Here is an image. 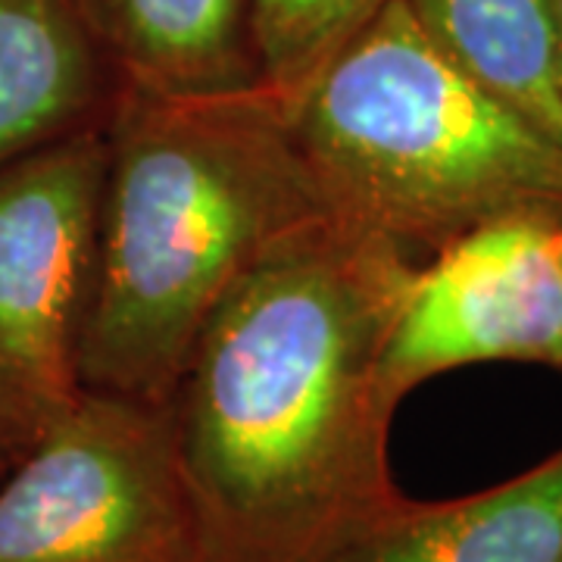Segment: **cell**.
Masks as SVG:
<instances>
[{"mask_svg": "<svg viewBox=\"0 0 562 562\" xmlns=\"http://www.w3.org/2000/svg\"><path fill=\"white\" fill-rule=\"evenodd\" d=\"M413 269L328 210L225 294L166 401L203 562H310L401 494L382 362Z\"/></svg>", "mask_w": 562, "mask_h": 562, "instance_id": "obj_1", "label": "cell"}, {"mask_svg": "<svg viewBox=\"0 0 562 562\" xmlns=\"http://www.w3.org/2000/svg\"><path fill=\"white\" fill-rule=\"evenodd\" d=\"M322 213L288 103L269 88L198 98L120 88L106 116L79 387L169 401L225 294Z\"/></svg>", "mask_w": 562, "mask_h": 562, "instance_id": "obj_2", "label": "cell"}, {"mask_svg": "<svg viewBox=\"0 0 562 562\" xmlns=\"http://www.w3.org/2000/svg\"><path fill=\"white\" fill-rule=\"evenodd\" d=\"M288 116L325 206L409 257L509 213L562 216L560 154L465 79L406 0L344 44Z\"/></svg>", "mask_w": 562, "mask_h": 562, "instance_id": "obj_3", "label": "cell"}, {"mask_svg": "<svg viewBox=\"0 0 562 562\" xmlns=\"http://www.w3.org/2000/svg\"><path fill=\"white\" fill-rule=\"evenodd\" d=\"M0 562H203L166 403H63L0 491Z\"/></svg>", "mask_w": 562, "mask_h": 562, "instance_id": "obj_4", "label": "cell"}, {"mask_svg": "<svg viewBox=\"0 0 562 562\" xmlns=\"http://www.w3.org/2000/svg\"><path fill=\"white\" fill-rule=\"evenodd\" d=\"M103 166L106 122L0 169V375L38 428L79 391Z\"/></svg>", "mask_w": 562, "mask_h": 562, "instance_id": "obj_5", "label": "cell"}, {"mask_svg": "<svg viewBox=\"0 0 562 562\" xmlns=\"http://www.w3.org/2000/svg\"><path fill=\"white\" fill-rule=\"evenodd\" d=\"M562 366V216L482 222L416 266L384 347L403 401L422 382L475 362Z\"/></svg>", "mask_w": 562, "mask_h": 562, "instance_id": "obj_6", "label": "cell"}, {"mask_svg": "<svg viewBox=\"0 0 562 562\" xmlns=\"http://www.w3.org/2000/svg\"><path fill=\"white\" fill-rule=\"evenodd\" d=\"M310 562H562V450L460 501L397 494Z\"/></svg>", "mask_w": 562, "mask_h": 562, "instance_id": "obj_7", "label": "cell"}, {"mask_svg": "<svg viewBox=\"0 0 562 562\" xmlns=\"http://www.w3.org/2000/svg\"><path fill=\"white\" fill-rule=\"evenodd\" d=\"M116 94L76 0H0V169L106 122Z\"/></svg>", "mask_w": 562, "mask_h": 562, "instance_id": "obj_8", "label": "cell"}, {"mask_svg": "<svg viewBox=\"0 0 562 562\" xmlns=\"http://www.w3.org/2000/svg\"><path fill=\"white\" fill-rule=\"evenodd\" d=\"M120 88L198 98L257 88L250 0H76Z\"/></svg>", "mask_w": 562, "mask_h": 562, "instance_id": "obj_9", "label": "cell"}, {"mask_svg": "<svg viewBox=\"0 0 562 562\" xmlns=\"http://www.w3.org/2000/svg\"><path fill=\"white\" fill-rule=\"evenodd\" d=\"M447 60L562 157V63L550 0H406Z\"/></svg>", "mask_w": 562, "mask_h": 562, "instance_id": "obj_10", "label": "cell"}, {"mask_svg": "<svg viewBox=\"0 0 562 562\" xmlns=\"http://www.w3.org/2000/svg\"><path fill=\"white\" fill-rule=\"evenodd\" d=\"M391 0H250L262 88L291 103Z\"/></svg>", "mask_w": 562, "mask_h": 562, "instance_id": "obj_11", "label": "cell"}, {"mask_svg": "<svg viewBox=\"0 0 562 562\" xmlns=\"http://www.w3.org/2000/svg\"><path fill=\"white\" fill-rule=\"evenodd\" d=\"M0 413H3V416H10V419H16L20 425H25L32 438L38 435V422L29 416V409L22 406L20 397L13 394V387L7 384V379H3V375H0Z\"/></svg>", "mask_w": 562, "mask_h": 562, "instance_id": "obj_12", "label": "cell"}, {"mask_svg": "<svg viewBox=\"0 0 562 562\" xmlns=\"http://www.w3.org/2000/svg\"><path fill=\"white\" fill-rule=\"evenodd\" d=\"M32 443V435H29V428L20 425L16 419H10V416H3L0 413V453H13V450H25Z\"/></svg>", "mask_w": 562, "mask_h": 562, "instance_id": "obj_13", "label": "cell"}, {"mask_svg": "<svg viewBox=\"0 0 562 562\" xmlns=\"http://www.w3.org/2000/svg\"><path fill=\"white\" fill-rule=\"evenodd\" d=\"M553 10V25H557V44H560V63H562V0H550Z\"/></svg>", "mask_w": 562, "mask_h": 562, "instance_id": "obj_14", "label": "cell"}]
</instances>
